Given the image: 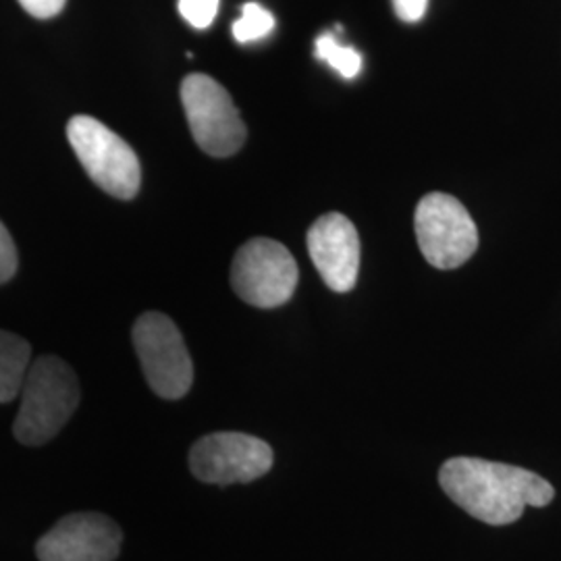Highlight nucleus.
<instances>
[{
    "label": "nucleus",
    "mask_w": 561,
    "mask_h": 561,
    "mask_svg": "<svg viewBox=\"0 0 561 561\" xmlns=\"http://www.w3.org/2000/svg\"><path fill=\"white\" fill-rule=\"evenodd\" d=\"M18 262L20 256H18L15 241L0 221V285L13 279V275L18 273Z\"/></svg>",
    "instance_id": "2eb2a0df"
},
{
    "label": "nucleus",
    "mask_w": 561,
    "mask_h": 561,
    "mask_svg": "<svg viewBox=\"0 0 561 561\" xmlns=\"http://www.w3.org/2000/svg\"><path fill=\"white\" fill-rule=\"evenodd\" d=\"M119 524L99 512H78L57 522L38 545L41 561H115L121 551Z\"/></svg>",
    "instance_id": "1a4fd4ad"
},
{
    "label": "nucleus",
    "mask_w": 561,
    "mask_h": 561,
    "mask_svg": "<svg viewBox=\"0 0 561 561\" xmlns=\"http://www.w3.org/2000/svg\"><path fill=\"white\" fill-rule=\"evenodd\" d=\"M271 466V445L245 433H213L194 443L190 451V470L208 484L256 481Z\"/></svg>",
    "instance_id": "6e6552de"
},
{
    "label": "nucleus",
    "mask_w": 561,
    "mask_h": 561,
    "mask_svg": "<svg viewBox=\"0 0 561 561\" xmlns=\"http://www.w3.org/2000/svg\"><path fill=\"white\" fill-rule=\"evenodd\" d=\"M317 57L322 62H327L329 67H333L345 80H352L360 73V53L352 46L340 44V41L331 32H324L322 36L317 38Z\"/></svg>",
    "instance_id": "f8f14e48"
},
{
    "label": "nucleus",
    "mask_w": 561,
    "mask_h": 561,
    "mask_svg": "<svg viewBox=\"0 0 561 561\" xmlns=\"http://www.w3.org/2000/svg\"><path fill=\"white\" fill-rule=\"evenodd\" d=\"M30 364V343L15 333L0 331V403L13 401L20 396Z\"/></svg>",
    "instance_id": "9b49d317"
},
{
    "label": "nucleus",
    "mask_w": 561,
    "mask_h": 561,
    "mask_svg": "<svg viewBox=\"0 0 561 561\" xmlns=\"http://www.w3.org/2000/svg\"><path fill=\"white\" fill-rule=\"evenodd\" d=\"M221 0H180V13L196 30H206L219 13Z\"/></svg>",
    "instance_id": "4468645a"
},
{
    "label": "nucleus",
    "mask_w": 561,
    "mask_h": 561,
    "mask_svg": "<svg viewBox=\"0 0 561 561\" xmlns=\"http://www.w3.org/2000/svg\"><path fill=\"white\" fill-rule=\"evenodd\" d=\"M414 229L422 256L435 268H458L479 248V229L470 213L449 194H428L419 202Z\"/></svg>",
    "instance_id": "0eeeda50"
},
{
    "label": "nucleus",
    "mask_w": 561,
    "mask_h": 561,
    "mask_svg": "<svg viewBox=\"0 0 561 561\" xmlns=\"http://www.w3.org/2000/svg\"><path fill=\"white\" fill-rule=\"evenodd\" d=\"M275 30V18L259 2H248L241 9L240 20L233 23V38L240 44L262 41Z\"/></svg>",
    "instance_id": "ddd939ff"
},
{
    "label": "nucleus",
    "mask_w": 561,
    "mask_h": 561,
    "mask_svg": "<svg viewBox=\"0 0 561 561\" xmlns=\"http://www.w3.org/2000/svg\"><path fill=\"white\" fill-rule=\"evenodd\" d=\"M428 0H393L396 15L405 23H416L424 18Z\"/></svg>",
    "instance_id": "f3484780"
},
{
    "label": "nucleus",
    "mask_w": 561,
    "mask_h": 561,
    "mask_svg": "<svg viewBox=\"0 0 561 561\" xmlns=\"http://www.w3.org/2000/svg\"><path fill=\"white\" fill-rule=\"evenodd\" d=\"M181 104L190 131L206 154L225 159L243 146L248 131L238 106L215 78L204 73L187 76L181 83Z\"/></svg>",
    "instance_id": "39448f33"
},
{
    "label": "nucleus",
    "mask_w": 561,
    "mask_h": 561,
    "mask_svg": "<svg viewBox=\"0 0 561 561\" xmlns=\"http://www.w3.org/2000/svg\"><path fill=\"white\" fill-rule=\"evenodd\" d=\"M20 396L15 439L23 445H44L73 416L80 403V381L67 362L42 356L30 364Z\"/></svg>",
    "instance_id": "f03ea898"
},
{
    "label": "nucleus",
    "mask_w": 561,
    "mask_h": 561,
    "mask_svg": "<svg viewBox=\"0 0 561 561\" xmlns=\"http://www.w3.org/2000/svg\"><path fill=\"white\" fill-rule=\"evenodd\" d=\"M445 495L472 518L505 526L518 520L526 507L549 505L556 491L539 474L518 466L481 458H451L439 472Z\"/></svg>",
    "instance_id": "f257e3e1"
},
{
    "label": "nucleus",
    "mask_w": 561,
    "mask_h": 561,
    "mask_svg": "<svg viewBox=\"0 0 561 561\" xmlns=\"http://www.w3.org/2000/svg\"><path fill=\"white\" fill-rule=\"evenodd\" d=\"M67 0H20L21 7L36 20H50L65 9Z\"/></svg>",
    "instance_id": "dca6fc26"
},
{
    "label": "nucleus",
    "mask_w": 561,
    "mask_h": 561,
    "mask_svg": "<svg viewBox=\"0 0 561 561\" xmlns=\"http://www.w3.org/2000/svg\"><path fill=\"white\" fill-rule=\"evenodd\" d=\"M298 262L280 241L254 238L236 252L231 287L238 298L256 308H279L298 287Z\"/></svg>",
    "instance_id": "423d86ee"
},
{
    "label": "nucleus",
    "mask_w": 561,
    "mask_h": 561,
    "mask_svg": "<svg viewBox=\"0 0 561 561\" xmlns=\"http://www.w3.org/2000/svg\"><path fill=\"white\" fill-rule=\"evenodd\" d=\"M67 138L88 178L113 198L131 201L141 183V167L134 148L104 123L78 115L67 125Z\"/></svg>",
    "instance_id": "7ed1b4c3"
},
{
    "label": "nucleus",
    "mask_w": 561,
    "mask_h": 561,
    "mask_svg": "<svg viewBox=\"0 0 561 561\" xmlns=\"http://www.w3.org/2000/svg\"><path fill=\"white\" fill-rule=\"evenodd\" d=\"M308 252L329 289L347 294L360 271V238L345 215L329 213L308 231Z\"/></svg>",
    "instance_id": "9d476101"
},
{
    "label": "nucleus",
    "mask_w": 561,
    "mask_h": 561,
    "mask_svg": "<svg viewBox=\"0 0 561 561\" xmlns=\"http://www.w3.org/2000/svg\"><path fill=\"white\" fill-rule=\"evenodd\" d=\"M131 340L152 391L162 400H181L192 389L194 364L178 324L162 312H146Z\"/></svg>",
    "instance_id": "20e7f679"
}]
</instances>
